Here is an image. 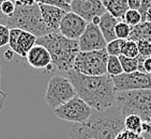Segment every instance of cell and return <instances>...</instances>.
<instances>
[{
    "instance_id": "obj_34",
    "label": "cell",
    "mask_w": 151,
    "mask_h": 139,
    "mask_svg": "<svg viewBox=\"0 0 151 139\" xmlns=\"http://www.w3.org/2000/svg\"><path fill=\"white\" fill-rule=\"evenodd\" d=\"M6 100V93L3 92V91H1V92H0V113H1L3 107H4Z\"/></svg>"
},
{
    "instance_id": "obj_4",
    "label": "cell",
    "mask_w": 151,
    "mask_h": 139,
    "mask_svg": "<svg viewBox=\"0 0 151 139\" xmlns=\"http://www.w3.org/2000/svg\"><path fill=\"white\" fill-rule=\"evenodd\" d=\"M4 25L12 28H17L24 31L30 32L37 38L50 34V31L45 26L39 3L30 4H16V10L11 17L6 18Z\"/></svg>"
},
{
    "instance_id": "obj_31",
    "label": "cell",
    "mask_w": 151,
    "mask_h": 139,
    "mask_svg": "<svg viewBox=\"0 0 151 139\" xmlns=\"http://www.w3.org/2000/svg\"><path fill=\"white\" fill-rule=\"evenodd\" d=\"M116 139H145V137L142 135H139V134L133 133V132H130L128 130H121L118 136L116 137Z\"/></svg>"
},
{
    "instance_id": "obj_24",
    "label": "cell",
    "mask_w": 151,
    "mask_h": 139,
    "mask_svg": "<svg viewBox=\"0 0 151 139\" xmlns=\"http://www.w3.org/2000/svg\"><path fill=\"white\" fill-rule=\"evenodd\" d=\"M123 20H124L128 25H130L131 27H134V26L139 25L140 23H142V16L138 10L129 9L128 12L125 13L124 17H123Z\"/></svg>"
},
{
    "instance_id": "obj_32",
    "label": "cell",
    "mask_w": 151,
    "mask_h": 139,
    "mask_svg": "<svg viewBox=\"0 0 151 139\" xmlns=\"http://www.w3.org/2000/svg\"><path fill=\"white\" fill-rule=\"evenodd\" d=\"M151 6V0H142V6H140V9L138 10L139 13L142 16V23L146 21V14H147V11Z\"/></svg>"
},
{
    "instance_id": "obj_9",
    "label": "cell",
    "mask_w": 151,
    "mask_h": 139,
    "mask_svg": "<svg viewBox=\"0 0 151 139\" xmlns=\"http://www.w3.org/2000/svg\"><path fill=\"white\" fill-rule=\"evenodd\" d=\"M114 85L118 92L132 90L151 89V74L136 71L134 73H123L113 77Z\"/></svg>"
},
{
    "instance_id": "obj_6",
    "label": "cell",
    "mask_w": 151,
    "mask_h": 139,
    "mask_svg": "<svg viewBox=\"0 0 151 139\" xmlns=\"http://www.w3.org/2000/svg\"><path fill=\"white\" fill-rule=\"evenodd\" d=\"M108 54L106 48L96 52H79L73 70L87 76H102L107 74Z\"/></svg>"
},
{
    "instance_id": "obj_12",
    "label": "cell",
    "mask_w": 151,
    "mask_h": 139,
    "mask_svg": "<svg viewBox=\"0 0 151 139\" xmlns=\"http://www.w3.org/2000/svg\"><path fill=\"white\" fill-rule=\"evenodd\" d=\"M78 45L81 52H96L105 49L107 42L105 41L99 26L89 23L83 35L78 39Z\"/></svg>"
},
{
    "instance_id": "obj_36",
    "label": "cell",
    "mask_w": 151,
    "mask_h": 139,
    "mask_svg": "<svg viewBox=\"0 0 151 139\" xmlns=\"http://www.w3.org/2000/svg\"><path fill=\"white\" fill-rule=\"evenodd\" d=\"M3 1H4V0H0V21H4V23H6V17L2 14V12H1V4H2ZM0 24H1V23H0Z\"/></svg>"
},
{
    "instance_id": "obj_33",
    "label": "cell",
    "mask_w": 151,
    "mask_h": 139,
    "mask_svg": "<svg viewBox=\"0 0 151 139\" xmlns=\"http://www.w3.org/2000/svg\"><path fill=\"white\" fill-rule=\"evenodd\" d=\"M128 3L130 10H139L142 6V0H128Z\"/></svg>"
},
{
    "instance_id": "obj_29",
    "label": "cell",
    "mask_w": 151,
    "mask_h": 139,
    "mask_svg": "<svg viewBox=\"0 0 151 139\" xmlns=\"http://www.w3.org/2000/svg\"><path fill=\"white\" fill-rule=\"evenodd\" d=\"M10 28L4 24H0V48L9 45Z\"/></svg>"
},
{
    "instance_id": "obj_35",
    "label": "cell",
    "mask_w": 151,
    "mask_h": 139,
    "mask_svg": "<svg viewBox=\"0 0 151 139\" xmlns=\"http://www.w3.org/2000/svg\"><path fill=\"white\" fill-rule=\"evenodd\" d=\"M13 54H14V52H13L12 49L6 50V52H4V58H6V60H12V58H13Z\"/></svg>"
},
{
    "instance_id": "obj_2",
    "label": "cell",
    "mask_w": 151,
    "mask_h": 139,
    "mask_svg": "<svg viewBox=\"0 0 151 139\" xmlns=\"http://www.w3.org/2000/svg\"><path fill=\"white\" fill-rule=\"evenodd\" d=\"M124 130V117L115 104L104 111L93 109L88 121L73 124L70 130L71 139H116Z\"/></svg>"
},
{
    "instance_id": "obj_1",
    "label": "cell",
    "mask_w": 151,
    "mask_h": 139,
    "mask_svg": "<svg viewBox=\"0 0 151 139\" xmlns=\"http://www.w3.org/2000/svg\"><path fill=\"white\" fill-rule=\"evenodd\" d=\"M77 93L92 109L104 111L116 104L117 93L113 77L108 74L102 76L83 75L71 70L67 73Z\"/></svg>"
},
{
    "instance_id": "obj_30",
    "label": "cell",
    "mask_w": 151,
    "mask_h": 139,
    "mask_svg": "<svg viewBox=\"0 0 151 139\" xmlns=\"http://www.w3.org/2000/svg\"><path fill=\"white\" fill-rule=\"evenodd\" d=\"M138 71L142 73H148V74H151V57H148V58H140L138 57Z\"/></svg>"
},
{
    "instance_id": "obj_16",
    "label": "cell",
    "mask_w": 151,
    "mask_h": 139,
    "mask_svg": "<svg viewBox=\"0 0 151 139\" xmlns=\"http://www.w3.org/2000/svg\"><path fill=\"white\" fill-rule=\"evenodd\" d=\"M118 21H119V19L114 17L113 15L108 12H105L104 14L101 16L99 28L107 43H109L111 41H115L117 39L116 33H115V28H116V25L118 24Z\"/></svg>"
},
{
    "instance_id": "obj_5",
    "label": "cell",
    "mask_w": 151,
    "mask_h": 139,
    "mask_svg": "<svg viewBox=\"0 0 151 139\" xmlns=\"http://www.w3.org/2000/svg\"><path fill=\"white\" fill-rule=\"evenodd\" d=\"M116 104L123 117L136 115L151 125V89L118 92Z\"/></svg>"
},
{
    "instance_id": "obj_41",
    "label": "cell",
    "mask_w": 151,
    "mask_h": 139,
    "mask_svg": "<svg viewBox=\"0 0 151 139\" xmlns=\"http://www.w3.org/2000/svg\"><path fill=\"white\" fill-rule=\"evenodd\" d=\"M81 1H86V0H81Z\"/></svg>"
},
{
    "instance_id": "obj_8",
    "label": "cell",
    "mask_w": 151,
    "mask_h": 139,
    "mask_svg": "<svg viewBox=\"0 0 151 139\" xmlns=\"http://www.w3.org/2000/svg\"><path fill=\"white\" fill-rule=\"evenodd\" d=\"M93 109L79 97L75 96L65 104L59 106L57 109L54 110V113L57 118L68 122H72L74 124L84 123L88 121L91 117Z\"/></svg>"
},
{
    "instance_id": "obj_40",
    "label": "cell",
    "mask_w": 151,
    "mask_h": 139,
    "mask_svg": "<svg viewBox=\"0 0 151 139\" xmlns=\"http://www.w3.org/2000/svg\"><path fill=\"white\" fill-rule=\"evenodd\" d=\"M63 1L67 3V4H71V2H72L73 0H63Z\"/></svg>"
},
{
    "instance_id": "obj_17",
    "label": "cell",
    "mask_w": 151,
    "mask_h": 139,
    "mask_svg": "<svg viewBox=\"0 0 151 139\" xmlns=\"http://www.w3.org/2000/svg\"><path fill=\"white\" fill-rule=\"evenodd\" d=\"M106 12L111 13L117 19L123 20L125 13L129 10L128 0H102Z\"/></svg>"
},
{
    "instance_id": "obj_7",
    "label": "cell",
    "mask_w": 151,
    "mask_h": 139,
    "mask_svg": "<svg viewBox=\"0 0 151 139\" xmlns=\"http://www.w3.org/2000/svg\"><path fill=\"white\" fill-rule=\"evenodd\" d=\"M75 96H77V93L70 79L64 76L56 75L48 81L44 99L47 105L55 110Z\"/></svg>"
},
{
    "instance_id": "obj_26",
    "label": "cell",
    "mask_w": 151,
    "mask_h": 139,
    "mask_svg": "<svg viewBox=\"0 0 151 139\" xmlns=\"http://www.w3.org/2000/svg\"><path fill=\"white\" fill-rule=\"evenodd\" d=\"M137 47H138V52H139L140 58H148L151 57V42L149 41H137Z\"/></svg>"
},
{
    "instance_id": "obj_19",
    "label": "cell",
    "mask_w": 151,
    "mask_h": 139,
    "mask_svg": "<svg viewBox=\"0 0 151 139\" xmlns=\"http://www.w3.org/2000/svg\"><path fill=\"white\" fill-rule=\"evenodd\" d=\"M142 124H144V121L139 116L129 115L124 117V128L130 132L142 135Z\"/></svg>"
},
{
    "instance_id": "obj_28",
    "label": "cell",
    "mask_w": 151,
    "mask_h": 139,
    "mask_svg": "<svg viewBox=\"0 0 151 139\" xmlns=\"http://www.w3.org/2000/svg\"><path fill=\"white\" fill-rule=\"evenodd\" d=\"M37 3H43V4H50V6H58L60 9L64 10L67 12L71 11V6L70 4H67L63 0H33Z\"/></svg>"
},
{
    "instance_id": "obj_18",
    "label": "cell",
    "mask_w": 151,
    "mask_h": 139,
    "mask_svg": "<svg viewBox=\"0 0 151 139\" xmlns=\"http://www.w3.org/2000/svg\"><path fill=\"white\" fill-rule=\"evenodd\" d=\"M129 40L131 41H149L151 42V23L145 21V23H140L137 26L132 27L131 35Z\"/></svg>"
},
{
    "instance_id": "obj_20",
    "label": "cell",
    "mask_w": 151,
    "mask_h": 139,
    "mask_svg": "<svg viewBox=\"0 0 151 139\" xmlns=\"http://www.w3.org/2000/svg\"><path fill=\"white\" fill-rule=\"evenodd\" d=\"M106 71H107L108 75L111 76V77L119 76V75H121V74H123V70H122L121 62H120V60H119V57L108 55Z\"/></svg>"
},
{
    "instance_id": "obj_37",
    "label": "cell",
    "mask_w": 151,
    "mask_h": 139,
    "mask_svg": "<svg viewBox=\"0 0 151 139\" xmlns=\"http://www.w3.org/2000/svg\"><path fill=\"white\" fill-rule=\"evenodd\" d=\"M100 21H101V16H94L91 20V23L93 25H96V26H99L100 25Z\"/></svg>"
},
{
    "instance_id": "obj_3",
    "label": "cell",
    "mask_w": 151,
    "mask_h": 139,
    "mask_svg": "<svg viewBox=\"0 0 151 139\" xmlns=\"http://www.w3.org/2000/svg\"><path fill=\"white\" fill-rule=\"evenodd\" d=\"M35 44L42 45L50 52L56 69L67 73L73 70L75 59L81 52L78 41L70 40L59 32L38 38Z\"/></svg>"
},
{
    "instance_id": "obj_22",
    "label": "cell",
    "mask_w": 151,
    "mask_h": 139,
    "mask_svg": "<svg viewBox=\"0 0 151 139\" xmlns=\"http://www.w3.org/2000/svg\"><path fill=\"white\" fill-rule=\"evenodd\" d=\"M122 56L128 57V58H138L139 52H138V47L135 41L125 40L123 47H122Z\"/></svg>"
},
{
    "instance_id": "obj_11",
    "label": "cell",
    "mask_w": 151,
    "mask_h": 139,
    "mask_svg": "<svg viewBox=\"0 0 151 139\" xmlns=\"http://www.w3.org/2000/svg\"><path fill=\"white\" fill-rule=\"evenodd\" d=\"M37 37L30 32L24 31L17 28L10 29V40L9 46L15 54L26 58L27 54L37 43Z\"/></svg>"
},
{
    "instance_id": "obj_27",
    "label": "cell",
    "mask_w": 151,
    "mask_h": 139,
    "mask_svg": "<svg viewBox=\"0 0 151 139\" xmlns=\"http://www.w3.org/2000/svg\"><path fill=\"white\" fill-rule=\"evenodd\" d=\"M16 10V3L13 0H4L1 4V12L6 18L11 17Z\"/></svg>"
},
{
    "instance_id": "obj_10",
    "label": "cell",
    "mask_w": 151,
    "mask_h": 139,
    "mask_svg": "<svg viewBox=\"0 0 151 139\" xmlns=\"http://www.w3.org/2000/svg\"><path fill=\"white\" fill-rule=\"evenodd\" d=\"M88 24L89 23H87L79 15L75 14L74 12H67L60 23L59 33L70 40L78 41L87 28Z\"/></svg>"
},
{
    "instance_id": "obj_13",
    "label": "cell",
    "mask_w": 151,
    "mask_h": 139,
    "mask_svg": "<svg viewBox=\"0 0 151 139\" xmlns=\"http://www.w3.org/2000/svg\"><path fill=\"white\" fill-rule=\"evenodd\" d=\"M70 6L71 11L79 15L87 23H91L94 16H102L106 12L102 0H73Z\"/></svg>"
},
{
    "instance_id": "obj_14",
    "label": "cell",
    "mask_w": 151,
    "mask_h": 139,
    "mask_svg": "<svg viewBox=\"0 0 151 139\" xmlns=\"http://www.w3.org/2000/svg\"><path fill=\"white\" fill-rule=\"evenodd\" d=\"M26 59L30 67L37 70H46V72H50L52 70L56 69L52 64V57L50 52L42 45L35 44L27 54Z\"/></svg>"
},
{
    "instance_id": "obj_39",
    "label": "cell",
    "mask_w": 151,
    "mask_h": 139,
    "mask_svg": "<svg viewBox=\"0 0 151 139\" xmlns=\"http://www.w3.org/2000/svg\"><path fill=\"white\" fill-rule=\"evenodd\" d=\"M1 67H0V92H1Z\"/></svg>"
},
{
    "instance_id": "obj_38",
    "label": "cell",
    "mask_w": 151,
    "mask_h": 139,
    "mask_svg": "<svg viewBox=\"0 0 151 139\" xmlns=\"http://www.w3.org/2000/svg\"><path fill=\"white\" fill-rule=\"evenodd\" d=\"M146 21H149V23H151V6L148 9V11H147V14H146Z\"/></svg>"
},
{
    "instance_id": "obj_21",
    "label": "cell",
    "mask_w": 151,
    "mask_h": 139,
    "mask_svg": "<svg viewBox=\"0 0 151 139\" xmlns=\"http://www.w3.org/2000/svg\"><path fill=\"white\" fill-rule=\"evenodd\" d=\"M119 60L121 62L123 73H134L138 71V58H128L121 55L119 56Z\"/></svg>"
},
{
    "instance_id": "obj_15",
    "label": "cell",
    "mask_w": 151,
    "mask_h": 139,
    "mask_svg": "<svg viewBox=\"0 0 151 139\" xmlns=\"http://www.w3.org/2000/svg\"><path fill=\"white\" fill-rule=\"evenodd\" d=\"M41 10V15L45 26L50 30V33L59 32V27L63 16L65 15L67 11L60 9L58 6H50V4H43L39 3Z\"/></svg>"
},
{
    "instance_id": "obj_25",
    "label": "cell",
    "mask_w": 151,
    "mask_h": 139,
    "mask_svg": "<svg viewBox=\"0 0 151 139\" xmlns=\"http://www.w3.org/2000/svg\"><path fill=\"white\" fill-rule=\"evenodd\" d=\"M125 40H119L116 39L115 41H111L106 45V52L109 56H117L119 57L122 54V47L124 44Z\"/></svg>"
},
{
    "instance_id": "obj_23",
    "label": "cell",
    "mask_w": 151,
    "mask_h": 139,
    "mask_svg": "<svg viewBox=\"0 0 151 139\" xmlns=\"http://www.w3.org/2000/svg\"><path fill=\"white\" fill-rule=\"evenodd\" d=\"M132 27L125 23L124 20H119L115 28V33H116L117 39L119 40H129L131 35Z\"/></svg>"
}]
</instances>
